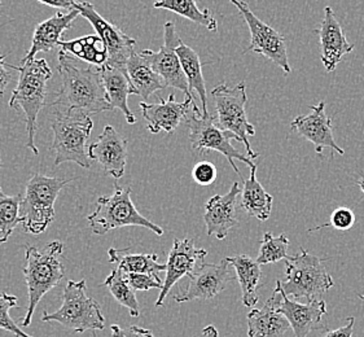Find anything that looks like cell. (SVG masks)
<instances>
[{"label":"cell","instance_id":"6da1fadb","mask_svg":"<svg viewBox=\"0 0 364 337\" xmlns=\"http://www.w3.org/2000/svg\"><path fill=\"white\" fill-rule=\"evenodd\" d=\"M58 73L61 88L51 104L53 112H82L88 116L112 109L99 66L85 65L73 55L60 50Z\"/></svg>","mask_w":364,"mask_h":337},{"label":"cell","instance_id":"7a4b0ae2","mask_svg":"<svg viewBox=\"0 0 364 337\" xmlns=\"http://www.w3.org/2000/svg\"><path fill=\"white\" fill-rule=\"evenodd\" d=\"M63 257L64 244L58 240L48 242L42 250L25 245V267L22 272L28 287V309L20 324L21 327H29L41 300L65 277Z\"/></svg>","mask_w":364,"mask_h":337},{"label":"cell","instance_id":"3957f363","mask_svg":"<svg viewBox=\"0 0 364 337\" xmlns=\"http://www.w3.org/2000/svg\"><path fill=\"white\" fill-rule=\"evenodd\" d=\"M20 72V78L9 100V107L14 109H21L26 117L28 143L26 147L33 154H39L34 143L37 132L38 114L44 107L47 96V83L52 78V70L44 59H33L16 66Z\"/></svg>","mask_w":364,"mask_h":337},{"label":"cell","instance_id":"277c9868","mask_svg":"<svg viewBox=\"0 0 364 337\" xmlns=\"http://www.w3.org/2000/svg\"><path fill=\"white\" fill-rule=\"evenodd\" d=\"M53 116L51 148L55 151V166L74 162L80 168H91L92 161L87 148V140L94 127L91 116L82 112H53Z\"/></svg>","mask_w":364,"mask_h":337},{"label":"cell","instance_id":"5b68a950","mask_svg":"<svg viewBox=\"0 0 364 337\" xmlns=\"http://www.w3.org/2000/svg\"><path fill=\"white\" fill-rule=\"evenodd\" d=\"M42 322H58L77 333L105 328L102 306L88 294L85 279L80 282L68 280L63 292L61 308L52 314L43 313Z\"/></svg>","mask_w":364,"mask_h":337},{"label":"cell","instance_id":"8992f818","mask_svg":"<svg viewBox=\"0 0 364 337\" xmlns=\"http://www.w3.org/2000/svg\"><path fill=\"white\" fill-rule=\"evenodd\" d=\"M74 179L34 174L30 178L20 204L23 231L31 235L44 232L55 220V203L60 191Z\"/></svg>","mask_w":364,"mask_h":337},{"label":"cell","instance_id":"52a82bcc","mask_svg":"<svg viewBox=\"0 0 364 337\" xmlns=\"http://www.w3.org/2000/svg\"><path fill=\"white\" fill-rule=\"evenodd\" d=\"M88 226L95 235L108 234L116 228L139 226L148 228L159 236L164 230L143 217L132 200V188L121 187L114 182V191L110 196H102L96 201L95 212L87 217Z\"/></svg>","mask_w":364,"mask_h":337},{"label":"cell","instance_id":"ba28073f","mask_svg":"<svg viewBox=\"0 0 364 337\" xmlns=\"http://www.w3.org/2000/svg\"><path fill=\"white\" fill-rule=\"evenodd\" d=\"M287 279L282 283V289L287 296L294 299H306L309 302L321 300L328 289L335 286L332 277L324 267V260L310 255L301 248L296 256L287 260Z\"/></svg>","mask_w":364,"mask_h":337},{"label":"cell","instance_id":"9c48e42d","mask_svg":"<svg viewBox=\"0 0 364 337\" xmlns=\"http://www.w3.org/2000/svg\"><path fill=\"white\" fill-rule=\"evenodd\" d=\"M187 126L190 129V143L192 149L197 154H206L208 151H214L223 154L232 166L236 174L240 176V171L235 160L244 162L252 168L255 166V160L248 156L241 154L233 147L231 140L239 141V138L232 132L223 130L217 124L215 117L208 116L204 117L203 112H200L196 103L192 104L191 112L187 116Z\"/></svg>","mask_w":364,"mask_h":337},{"label":"cell","instance_id":"30bf717a","mask_svg":"<svg viewBox=\"0 0 364 337\" xmlns=\"http://www.w3.org/2000/svg\"><path fill=\"white\" fill-rule=\"evenodd\" d=\"M211 96L217 112V124L223 130L232 132L239 138V141L245 146L248 157L253 160L258 159L259 154L253 152L249 141L250 137H255V129L249 122L245 110V105L248 102L245 83L240 82L235 87H230L222 83L211 91Z\"/></svg>","mask_w":364,"mask_h":337},{"label":"cell","instance_id":"8fae6325","mask_svg":"<svg viewBox=\"0 0 364 337\" xmlns=\"http://www.w3.org/2000/svg\"><path fill=\"white\" fill-rule=\"evenodd\" d=\"M248 25L250 31V43L244 53L255 52L271 60L275 65L282 68L285 73H291V68L288 60L285 38L272 29L267 23L258 18L249 8L248 3L242 0H230Z\"/></svg>","mask_w":364,"mask_h":337},{"label":"cell","instance_id":"7c38bea8","mask_svg":"<svg viewBox=\"0 0 364 337\" xmlns=\"http://www.w3.org/2000/svg\"><path fill=\"white\" fill-rule=\"evenodd\" d=\"M164 39L165 42L161 47L160 51L143 50L140 52V55L148 61L149 65L152 66L154 72L165 81L168 87L181 90L186 96L193 97L190 92L186 74L183 72L181 60L176 53V47L182 43L183 41L176 33L174 22L168 21L165 23Z\"/></svg>","mask_w":364,"mask_h":337},{"label":"cell","instance_id":"4fadbf2b","mask_svg":"<svg viewBox=\"0 0 364 337\" xmlns=\"http://www.w3.org/2000/svg\"><path fill=\"white\" fill-rule=\"evenodd\" d=\"M75 9H78L80 16H83L94 26L97 36L105 44L108 51V61L105 64L126 70L127 61L135 52L136 41L124 34L116 25L107 21L100 14H97L91 3L80 1Z\"/></svg>","mask_w":364,"mask_h":337},{"label":"cell","instance_id":"5bb4252c","mask_svg":"<svg viewBox=\"0 0 364 337\" xmlns=\"http://www.w3.org/2000/svg\"><path fill=\"white\" fill-rule=\"evenodd\" d=\"M233 279L227 260L220 264H203L191 275L187 289L175 294L174 300L179 304L192 300H211L225 291Z\"/></svg>","mask_w":364,"mask_h":337},{"label":"cell","instance_id":"9a60e30c","mask_svg":"<svg viewBox=\"0 0 364 337\" xmlns=\"http://www.w3.org/2000/svg\"><path fill=\"white\" fill-rule=\"evenodd\" d=\"M208 252L196 248L192 239H174L173 248L168 252L166 278L164 280L160 296L156 301L157 308L164 305V301L168 297L171 288L184 277H191L196 270L197 264L203 262Z\"/></svg>","mask_w":364,"mask_h":337},{"label":"cell","instance_id":"2e32d148","mask_svg":"<svg viewBox=\"0 0 364 337\" xmlns=\"http://www.w3.org/2000/svg\"><path fill=\"white\" fill-rule=\"evenodd\" d=\"M309 114L299 116L291 122V130L297 132L301 138L313 143L316 154H321L326 148L336 154H345V151L336 143L332 129V118L326 113V103L321 102L310 105Z\"/></svg>","mask_w":364,"mask_h":337},{"label":"cell","instance_id":"e0dca14e","mask_svg":"<svg viewBox=\"0 0 364 337\" xmlns=\"http://www.w3.org/2000/svg\"><path fill=\"white\" fill-rule=\"evenodd\" d=\"M88 156L91 161L100 164L107 174L118 181L124 176L127 161V139L116 132L114 127L105 126L95 143L88 147Z\"/></svg>","mask_w":364,"mask_h":337},{"label":"cell","instance_id":"ac0fdd59","mask_svg":"<svg viewBox=\"0 0 364 337\" xmlns=\"http://www.w3.org/2000/svg\"><path fill=\"white\" fill-rule=\"evenodd\" d=\"M319 36L321 43V63L326 68V72H335L337 65L343 61L346 55L354 51L355 46L350 43L343 34V26L336 17L333 9L324 8V17L319 29L314 30Z\"/></svg>","mask_w":364,"mask_h":337},{"label":"cell","instance_id":"d6986e66","mask_svg":"<svg viewBox=\"0 0 364 337\" xmlns=\"http://www.w3.org/2000/svg\"><path fill=\"white\" fill-rule=\"evenodd\" d=\"M193 103L195 100L191 96H186L184 102L178 103L175 100L174 94H170L168 99L160 97L159 103L140 102L139 107L149 132L152 134L161 132L173 134L183 119H187Z\"/></svg>","mask_w":364,"mask_h":337},{"label":"cell","instance_id":"ffe728a7","mask_svg":"<svg viewBox=\"0 0 364 337\" xmlns=\"http://www.w3.org/2000/svg\"><path fill=\"white\" fill-rule=\"evenodd\" d=\"M239 195H241L240 186L235 182L226 195H215L208 200L204 213L208 235L223 240L228 232L237 226L236 204Z\"/></svg>","mask_w":364,"mask_h":337},{"label":"cell","instance_id":"44dd1931","mask_svg":"<svg viewBox=\"0 0 364 337\" xmlns=\"http://www.w3.org/2000/svg\"><path fill=\"white\" fill-rule=\"evenodd\" d=\"M283 300L282 282L277 280V288L262 309H252L248 318L249 337H283L291 324L279 306Z\"/></svg>","mask_w":364,"mask_h":337},{"label":"cell","instance_id":"7402d4cb","mask_svg":"<svg viewBox=\"0 0 364 337\" xmlns=\"http://www.w3.org/2000/svg\"><path fill=\"white\" fill-rule=\"evenodd\" d=\"M279 310L288 319L296 337H307L313 331L326 328L321 323L323 316L327 314L326 301H311L307 304H299L289 300L288 296L283 292V300Z\"/></svg>","mask_w":364,"mask_h":337},{"label":"cell","instance_id":"603a6c76","mask_svg":"<svg viewBox=\"0 0 364 337\" xmlns=\"http://www.w3.org/2000/svg\"><path fill=\"white\" fill-rule=\"evenodd\" d=\"M78 9L69 11L68 14L58 12L51 18L38 23L33 36V43L29 52L22 59L21 64L28 63L30 60L36 59V55L39 52H50L58 47L60 43V38L64 34V31L72 28L74 20L80 16Z\"/></svg>","mask_w":364,"mask_h":337},{"label":"cell","instance_id":"cb8c5ba5","mask_svg":"<svg viewBox=\"0 0 364 337\" xmlns=\"http://www.w3.org/2000/svg\"><path fill=\"white\" fill-rule=\"evenodd\" d=\"M102 73V83L107 92V99L109 102L112 109H119L124 113L126 121L134 125L136 124V117L132 114L127 104L129 95H135L132 82L127 75V72L119 68L104 64L99 66Z\"/></svg>","mask_w":364,"mask_h":337},{"label":"cell","instance_id":"d4e9b609","mask_svg":"<svg viewBox=\"0 0 364 337\" xmlns=\"http://www.w3.org/2000/svg\"><path fill=\"white\" fill-rule=\"evenodd\" d=\"M126 72L132 82L135 95L140 96L143 102H146L154 92L168 87V85L154 72L148 61L136 52H134L127 61Z\"/></svg>","mask_w":364,"mask_h":337},{"label":"cell","instance_id":"484cf974","mask_svg":"<svg viewBox=\"0 0 364 337\" xmlns=\"http://www.w3.org/2000/svg\"><path fill=\"white\" fill-rule=\"evenodd\" d=\"M109 262L114 264L117 270L132 274H148L154 278L160 279V272H166V264L159 262L157 255H143V253H132L130 248L117 250L110 248L108 250Z\"/></svg>","mask_w":364,"mask_h":337},{"label":"cell","instance_id":"4316f807","mask_svg":"<svg viewBox=\"0 0 364 337\" xmlns=\"http://www.w3.org/2000/svg\"><path fill=\"white\" fill-rule=\"evenodd\" d=\"M226 260L236 270V278L240 283L241 294H242V299H241L242 304L247 308H255L259 300L258 288H259V280L262 278L261 264L245 255L228 257Z\"/></svg>","mask_w":364,"mask_h":337},{"label":"cell","instance_id":"83f0119b","mask_svg":"<svg viewBox=\"0 0 364 337\" xmlns=\"http://www.w3.org/2000/svg\"><path fill=\"white\" fill-rule=\"evenodd\" d=\"M255 171L257 166H253L250 168L248 179L244 181V187L241 190L240 206L250 217L266 222L271 215L274 198L258 182Z\"/></svg>","mask_w":364,"mask_h":337},{"label":"cell","instance_id":"f1b7e54d","mask_svg":"<svg viewBox=\"0 0 364 337\" xmlns=\"http://www.w3.org/2000/svg\"><path fill=\"white\" fill-rule=\"evenodd\" d=\"M176 53L181 60L183 72L188 81L191 94L195 91L200 97L203 116L204 117L210 116L208 110V92H206V85H205L204 74H203V64L200 61L198 53L192 47L183 42L176 47Z\"/></svg>","mask_w":364,"mask_h":337},{"label":"cell","instance_id":"f546056e","mask_svg":"<svg viewBox=\"0 0 364 337\" xmlns=\"http://www.w3.org/2000/svg\"><path fill=\"white\" fill-rule=\"evenodd\" d=\"M58 47L60 50L92 65L102 66L108 61L107 47L99 36H87L69 42L60 41Z\"/></svg>","mask_w":364,"mask_h":337},{"label":"cell","instance_id":"4dcf8cb0","mask_svg":"<svg viewBox=\"0 0 364 337\" xmlns=\"http://www.w3.org/2000/svg\"><path fill=\"white\" fill-rule=\"evenodd\" d=\"M198 0H157L154 7L157 9H166L182 16L193 23L204 26L209 31L215 33L218 30V21L214 18L210 9H200L197 7Z\"/></svg>","mask_w":364,"mask_h":337},{"label":"cell","instance_id":"1f68e13d","mask_svg":"<svg viewBox=\"0 0 364 337\" xmlns=\"http://www.w3.org/2000/svg\"><path fill=\"white\" fill-rule=\"evenodd\" d=\"M21 195L8 196L0 187V244L8 242L17 225L22 223L20 215Z\"/></svg>","mask_w":364,"mask_h":337},{"label":"cell","instance_id":"d6a6232c","mask_svg":"<svg viewBox=\"0 0 364 337\" xmlns=\"http://www.w3.org/2000/svg\"><path fill=\"white\" fill-rule=\"evenodd\" d=\"M102 286H105L109 289L110 294L116 299L119 305H122L129 310L130 316L134 318H138L140 316V309H139V302L135 296V291L124 280L122 272L117 269H113L108 275V278L105 279Z\"/></svg>","mask_w":364,"mask_h":337},{"label":"cell","instance_id":"836d02e7","mask_svg":"<svg viewBox=\"0 0 364 337\" xmlns=\"http://www.w3.org/2000/svg\"><path fill=\"white\" fill-rule=\"evenodd\" d=\"M259 244H261L259 253L255 260L259 264H275L289 257L288 256L289 240L285 234L279 235L275 237L271 235V232H266Z\"/></svg>","mask_w":364,"mask_h":337},{"label":"cell","instance_id":"e575fe53","mask_svg":"<svg viewBox=\"0 0 364 337\" xmlns=\"http://www.w3.org/2000/svg\"><path fill=\"white\" fill-rule=\"evenodd\" d=\"M17 297L7 292H0V330H6L14 333L16 337H33L21 330V326L11 318V309L17 308Z\"/></svg>","mask_w":364,"mask_h":337},{"label":"cell","instance_id":"d590c367","mask_svg":"<svg viewBox=\"0 0 364 337\" xmlns=\"http://www.w3.org/2000/svg\"><path fill=\"white\" fill-rule=\"evenodd\" d=\"M355 223V214L354 212L346 208V206H341V208H337L335 212L332 213L329 222L324 223L321 226L318 228H311L310 231H318L321 228H332L336 230H340V231H346L354 226Z\"/></svg>","mask_w":364,"mask_h":337},{"label":"cell","instance_id":"8d00e7d4","mask_svg":"<svg viewBox=\"0 0 364 337\" xmlns=\"http://www.w3.org/2000/svg\"><path fill=\"white\" fill-rule=\"evenodd\" d=\"M124 280L129 283L132 289L136 291H149V289H162L164 282L160 279L154 278L148 274H132V272H122Z\"/></svg>","mask_w":364,"mask_h":337},{"label":"cell","instance_id":"74e56055","mask_svg":"<svg viewBox=\"0 0 364 337\" xmlns=\"http://www.w3.org/2000/svg\"><path fill=\"white\" fill-rule=\"evenodd\" d=\"M217 168L209 161L197 162L192 170V178L200 186H210L217 179Z\"/></svg>","mask_w":364,"mask_h":337},{"label":"cell","instance_id":"f35d334b","mask_svg":"<svg viewBox=\"0 0 364 337\" xmlns=\"http://www.w3.org/2000/svg\"><path fill=\"white\" fill-rule=\"evenodd\" d=\"M110 330L113 337H154L152 331L139 327V326H130L127 328H122L118 324H113Z\"/></svg>","mask_w":364,"mask_h":337},{"label":"cell","instance_id":"ab89813d","mask_svg":"<svg viewBox=\"0 0 364 337\" xmlns=\"http://www.w3.org/2000/svg\"><path fill=\"white\" fill-rule=\"evenodd\" d=\"M14 70H16V66L7 64L6 55H1L0 56V97L4 96L9 82L12 81Z\"/></svg>","mask_w":364,"mask_h":337},{"label":"cell","instance_id":"60d3db41","mask_svg":"<svg viewBox=\"0 0 364 337\" xmlns=\"http://www.w3.org/2000/svg\"><path fill=\"white\" fill-rule=\"evenodd\" d=\"M354 324H355V318L350 316L349 319H348V323L343 327L338 328V330H327V332L324 333L323 337H353Z\"/></svg>","mask_w":364,"mask_h":337},{"label":"cell","instance_id":"b9f144b4","mask_svg":"<svg viewBox=\"0 0 364 337\" xmlns=\"http://www.w3.org/2000/svg\"><path fill=\"white\" fill-rule=\"evenodd\" d=\"M38 1L50 7L61 8L68 11H73L80 3V0H38Z\"/></svg>","mask_w":364,"mask_h":337},{"label":"cell","instance_id":"7bdbcfd3","mask_svg":"<svg viewBox=\"0 0 364 337\" xmlns=\"http://www.w3.org/2000/svg\"><path fill=\"white\" fill-rule=\"evenodd\" d=\"M203 337H220L219 336V332L217 331V328L210 324V326H208V327H205L204 330H203Z\"/></svg>","mask_w":364,"mask_h":337},{"label":"cell","instance_id":"ee69618b","mask_svg":"<svg viewBox=\"0 0 364 337\" xmlns=\"http://www.w3.org/2000/svg\"><path fill=\"white\" fill-rule=\"evenodd\" d=\"M357 184L359 186V188L362 190V192H363V196H364V176H360L359 179L357 181Z\"/></svg>","mask_w":364,"mask_h":337},{"label":"cell","instance_id":"f6af8a7d","mask_svg":"<svg viewBox=\"0 0 364 337\" xmlns=\"http://www.w3.org/2000/svg\"><path fill=\"white\" fill-rule=\"evenodd\" d=\"M3 168V162H1V159H0V168Z\"/></svg>","mask_w":364,"mask_h":337},{"label":"cell","instance_id":"bcb514c9","mask_svg":"<svg viewBox=\"0 0 364 337\" xmlns=\"http://www.w3.org/2000/svg\"><path fill=\"white\" fill-rule=\"evenodd\" d=\"M360 299H362V300H364V294H362V296H360Z\"/></svg>","mask_w":364,"mask_h":337},{"label":"cell","instance_id":"7dc6e473","mask_svg":"<svg viewBox=\"0 0 364 337\" xmlns=\"http://www.w3.org/2000/svg\"><path fill=\"white\" fill-rule=\"evenodd\" d=\"M0 3H1V0H0Z\"/></svg>","mask_w":364,"mask_h":337}]
</instances>
